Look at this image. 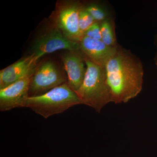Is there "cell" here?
I'll return each instance as SVG.
<instances>
[{"label": "cell", "mask_w": 157, "mask_h": 157, "mask_svg": "<svg viewBox=\"0 0 157 157\" xmlns=\"http://www.w3.org/2000/svg\"><path fill=\"white\" fill-rule=\"evenodd\" d=\"M112 102L127 103L137 97L143 85L144 69L139 58L118 45L116 52L105 67Z\"/></svg>", "instance_id": "obj_1"}, {"label": "cell", "mask_w": 157, "mask_h": 157, "mask_svg": "<svg viewBox=\"0 0 157 157\" xmlns=\"http://www.w3.org/2000/svg\"><path fill=\"white\" fill-rule=\"evenodd\" d=\"M84 57L86 73L82 84L76 93L82 104L92 107L100 113L105 105L112 102L106 69Z\"/></svg>", "instance_id": "obj_2"}, {"label": "cell", "mask_w": 157, "mask_h": 157, "mask_svg": "<svg viewBox=\"0 0 157 157\" xmlns=\"http://www.w3.org/2000/svg\"><path fill=\"white\" fill-rule=\"evenodd\" d=\"M82 104L67 83H64L40 95L29 97L21 107H27L45 119L60 114L70 107Z\"/></svg>", "instance_id": "obj_3"}, {"label": "cell", "mask_w": 157, "mask_h": 157, "mask_svg": "<svg viewBox=\"0 0 157 157\" xmlns=\"http://www.w3.org/2000/svg\"><path fill=\"white\" fill-rule=\"evenodd\" d=\"M84 7L78 1H58L52 15L53 26L68 39L78 43L83 36L79 29L78 21L80 11Z\"/></svg>", "instance_id": "obj_4"}, {"label": "cell", "mask_w": 157, "mask_h": 157, "mask_svg": "<svg viewBox=\"0 0 157 157\" xmlns=\"http://www.w3.org/2000/svg\"><path fill=\"white\" fill-rule=\"evenodd\" d=\"M67 82V77L54 62L44 61L35 68L30 81L29 96L40 95Z\"/></svg>", "instance_id": "obj_5"}, {"label": "cell", "mask_w": 157, "mask_h": 157, "mask_svg": "<svg viewBox=\"0 0 157 157\" xmlns=\"http://www.w3.org/2000/svg\"><path fill=\"white\" fill-rule=\"evenodd\" d=\"M62 49L80 50L78 42L68 39L59 30L52 26L36 40L32 53L39 59L45 54Z\"/></svg>", "instance_id": "obj_6"}, {"label": "cell", "mask_w": 157, "mask_h": 157, "mask_svg": "<svg viewBox=\"0 0 157 157\" xmlns=\"http://www.w3.org/2000/svg\"><path fill=\"white\" fill-rule=\"evenodd\" d=\"M67 84L75 93L82 84L86 72L84 54L80 50L68 51L62 56Z\"/></svg>", "instance_id": "obj_7"}, {"label": "cell", "mask_w": 157, "mask_h": 157, "mask_svg": "<svg viewBox=\"0 0 157 157\" xmlns=\"http://www.w3.org/2000/svg\"><path fill=\"white\" fill-rule=\"evenodd\" d=\"M39 59L33 54L21 59L0 71V90L33 74Z\"/></svg>", "instance_id": "obj_8"}, {"label": "cell", "mask_w": 157, "mask_h": 157, "mask_svg": "<svg viewBox=\"0 0 157 157\" xmlns=\"http://www.w3.org/2000/svg\"><path fill=\"white\" fill-rule=\"evenodd\" d=\"M32 75L25 77L3 89L0 90V111H9L20 108L23 101L29 96Z\"/></svg>", "instance_id": "obj_9"}, {"label": "cell", "mask_w": 157, "mask_h": 157, "mask_svg": "<svg viewBox=\"0 0 157 157\" xmlns=\"http://www.w3.org/2000/svg\"><path fill=\"white\" fill-rule=\"evenodd\" d=\"M78 43L80 50L85 56L104 67L115 54L118 45L116 47H110L106 45L102 40L85 36H83Z\"/></svg>", "instance_id": "obj_10"}, {"label": "cell", "mask_w": 157, "mask_h": 157, "mask_svg": "<svg viewBox=\"0 0 157 157\" xmlns=\"http://www.w3.org/2000/svg\"><path fill=\"white\" fill-rule=\"evenodd\" d=\"M101 33V40L108 46L116 47L118 44L117 42L114 23L109 18L100 23Z\"/></svg>", "instance_id": "obj_11"}, {"label": "cell", "mask_w": 157, "mask_h": 157, "mask_svg": "<svg viewBox=\"0 0 157 157\" xmlns=\"http://www.w3.org/2000/svg\"><path fill=\"white\" fill-rule=\"evenodd\" d=\"M84 9L87 11L97 22L101 23L109 17L107 11L102 7L96 4H91L86 7Z\"/></svg>", "instance_id": "obj_12"}, {"label": "cell", "mask_w": 157, "mask_h": 157, "mask_svg": "<svg viewBox=\"0 0 157 157\" xmlns=\"http://www.w3.org/2000/svg\"><path fill=\"white\" fill-rule=\"evenodd\" d=\"M96 22L97 21L94 19L92 16L85 10L84 7L80 11L79 14L78 24L81 33L83 35L85 32Z\"/></svg>", "instance_id": "obj_13"}, {"label": "cell", "mask_w": 157, "mask_h": 157, "mask_svg": "<svg viewBox=\"0 0 157 157\" xmlns=\"http://www.w3.org/2000/svg\"><path fill=\"white\" fill-rule=\"evenodd\" d=\"M83 36L96 40H101L102 37L100 23H95L85 32Z\"/></svg>", "instance_id": "obj_14"}, {"label": "cell", "mask_w": 157, "mask_h": 157, "mask_svg": "<svg viewBox=\"0 0 157 157\" xmlns=\"http://www.w3.org/2000/svg\"><path fill=\"white\" fill-rule=\"evenodd\" d=\"M155 45L157 47V51L156 53L155 56L154 60L155 63V65H156L157 67V34L156 36L155 37Z\"/></svg>", "instance_id": "obj_15"}]
</instances>
